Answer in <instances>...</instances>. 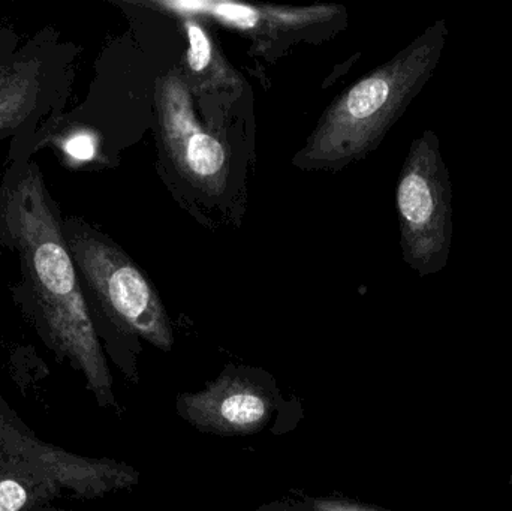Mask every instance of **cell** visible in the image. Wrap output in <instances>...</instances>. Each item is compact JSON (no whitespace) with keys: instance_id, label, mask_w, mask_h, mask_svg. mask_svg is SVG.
<instances>
[{"instance_id":"cell-14","label":"cell","mask_w":512,"mask_h":511,"mask_svg":"<svg viewBox=\"0 0 512 511\" xmlns=\"http://www.w3.org/2000/svg\"><path fill=\"white\" fill-rule=\"evenodd\" d=\"M32 511H65L63 509H54V507L45 506V507H39V509L32 510Z\"/></svg>"},{"instance_id":"cell-4","label":"cell","mask_w":512,"mask_h":511,"mask_svg":"<svg viewBox=\"0 0 512 511\" xmlns=\"http://www.w3.org/2000/svg\"><path fill=\"white\" fill-rule=\"evenodd\" d=\"M403 260L421 278L447 267L453 246V185L441 141L424 131L409 146L396 189Z\"/></svg>"},{"instance_id":"cell-16","label":"cell","mask_w":512,"mask_h":511,"mask_svg":"<svg viewBox=\"0 0 512 511\" xmlns=\"http://www.w3.org/2000/svg\"><path fill=\"white\" fill-rule=\"evenodd\" d=\"M259 511H282V510H259Z\"/></svg>"},{"instance_id":"cell-9","label":"cell","mask_w":512,"mask_h":511,"mask_svg":"<svg viewBox=\"0 0 512 511\" xmlns=\"http://www.w3.org/2000/svg\"><path fill=\"white\" fill-rule=\"evenodd\" d=\"M182 20L188 36L189 48L186 53L189 89L200 92L234 89L242 84L239 75L228 65L221 50L216 47L212 36L195 15H177Z\"/></svg>"},{"instance_id":"cell-1","label":"cell","mask_w":512,"mask_h":511,"mask_svg":"<svg viewBox=\"0 0 512 511\" xmlns=\"http://www.w3.org/2000/svg\"><path fill=\"white\" fill-rule=\"evenodd\" d=\"M0 243L17 254L15 302L44 344L86 378L99 407H114L113 377L63 234V216L23 150L0 185Z\"/></svg>"},{"instance_id":"cell-15","label":"cell","mask_w":512,"mask_h":511,"mask_svg":"<svg viewBox=\"0 0 512 511\" xmlns=\"http://www.w3.org/2000/svg\"><path fill=\"white\" fill-rule=\"evenodd\" d=\"M508 486H510V491H511V495H512V474L510 476V480H508Z\"/></svg>"},{"instance_id":"cell-5","label":"cell","mask_w":512,"mask_h":511,"mask_svg":"<svg viewBox=\"0 0 512 511\" xmlns=\"http://www.w3.org/2000/svg\"><path fill=\"white\" fill-rule=\"evenodd\" d=\"M0 450L44 471L63 494L95 500L110 492L131 489L140 473L113 459H92L66 452L36 437L0 396Z\"/></svg>"},{"instance_id":"cell-8","label":"cell","mask_w":512,"mask_h":511,"mask_svg":"<svg viewBox=\"0 0 512 511\" xmlns=\"http://www.w3.org/2000/svg\"><path fill=\"white\" fill-rule=\"evenodd\" d=\"M150 5L174 15H207L254 38L301 36L304 30L333 20L340 11L339 6L333 5L283 8L239 2H153Z\"/></svg>"},{"instance_id":"cell-13","label":"cell","mask_w":512,"mask_h":511,"mask_svg":"<svg viewBox=\"0 0 512 511\" xmlns=\"http://www.w3.org/2000/svg\"><path fill=\"white\" fill-rule=\"evenodd\" d=\"M312 511H385L367 504L355 503L349 500H334V498H318L310 503Z\"/></svg>"},{"instance_id":"cell-6","label":"cell","mask_w":512,"mask_h":511,"mask_svg":"<svg viewBox=\"0 0 512 511\" xmlns=\"http://www.w3.org/2000/svg\"><path fill=\"white\" fill-rule=\"evenodd\" d=\"M156 104L162 141L180 173L204 191H224L228 176L227 149L198 122L191 89L182 72L173 69L159 80Z\"/></svg>"},{"instance_id":"cell-12","label":"cell","mask_w":512,"mask_h":511,"mask_svg":"<svg viewBox=\"0 0 512 511\" xmlns=\"http://www.w3.org/2000/svg\"><path fill=\"white\" fill-rule=\"evenodd\" d=\"M63 152L72 161L87 162L95 158L96 140L92 132L77 131L71 132L63 138L60 143Z\"/></svg>"},{"instance_id":"cell-2","label":"cell","mask_w":512,"mask_h":511,"mask_svg":"<svg viewBox=\"0 0 512 511\" xmlns=\"http://www.w3.org/2000/svg\"><path fill=\"white\" fill-rule=\"evenodd\" d=\"M448 35L447 21H435L393 59L340 93L292 164L304 171H340L366 158L433 77Z\"/></svg>"},{"instance_id":"cell-7","label":"cell","mask_w":512,"mask_h":511,"mask_svg":"<svg viewBox=\"0 0 512 511\" xmlns=\"http://www.w3.org/2000/svg\"><path fill=\"white\" fill-rule=\"evenodd\" d=\"M180 416L200 431L224 437H246L262 431L273 416L267 390L248 378L222 375L197 393L177 399Z\"/></svg>"},{"instance_id":"cell-10","label":"cell","mask_w":512,"mask_h":511,"mask_svg":"<svg viewBox=\"0 0 512 511\" xmlns=\"http://www.w3.org/2000/svg\"><path fill=\"white\" fill-rule=\"evenodd\" d=\"M63 491L35 465L0 452V511H32L50 506Z\"/></svg>"},{"instance_id":"cell-3","label":"cell","mask_w":512,"mask_h":511,"mask_svg":"<svg viewBox=\"0 0 512 511\" xmlns=\"http://www.w3.org/2000/svg\"><path fill=\"white\" fill-rule=\"evenodd\" d=\"M63 234L93 324L102 320L120 335L173 350V326L164 303L126 252L77 216L63 218Z\"/></svg>"},{"instance_id":"cell-11","label":"cell","mask_w":512,"mask_h":511,"mask_svg":"<svg viewBox=\"0 0 512 511\" xmlns=\"http://www.w3.org/2000/svg\"><path fill=\"white\" fill-rule=\"evenodd\" d=\"M41 77L35 63H20L0 74V134L29 120L41 98Z\"/></svg>"}]
</instances>
